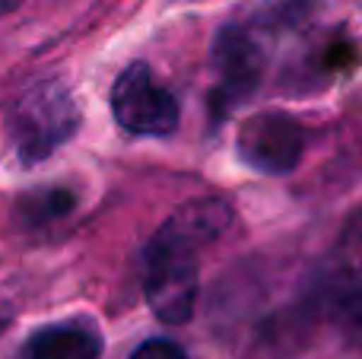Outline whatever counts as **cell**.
<instances>
[{"mask_svg":"<svg viewBox=\"0 0 362 359\" xmlns=\"http://www.w3.org/2000/svg\"><path fill=\"white\" fill-rule=\"evenodd\" d=\"M115 121L137 137H165L178 124V102L163 89L146 64H131L121 70L112 86Z\"/></svg>","mask_w":362,"mask_h":359,"instance_id":"obj_3","label":"cell"},{"mask_svg":"<svg viewBox=\"0 0 362 359\" xmlns=\"http://www.w3.org/2000/svg\"><path fill=\"white\" fill-rule=\"evenodd\" d=\"M32 359H99L102 337L80 324H51L42 328L29 343Z\"/></svg>","mask_w":362,"mask_h":359,"instance_id":"obj_6","label":"cell"},{"mask_svg":"<svg viewBox=\"0 0 362 359\" xmlns=\"http://www.w3.org/2000/svg\"><path fill=\"white\" fill-rule=\"evenodd\" d=\"M344 315L350 318L356 328H362V286H356L353 293H346V299H344Z\"/></svg>","mask_w":362,"mask_h":359,"instance_id":"obj_9","label":"cell"},{"mask_svg":"<svg viewBox=\"0 0 362 359\" xmlns=\"http://www.w3.org/2000/svg\"><path fill=\"white\" fill-rule=\"evenodd\" d=\"M213 67H216V93L213 102L238 105L257 89L264 76V54L261 45L251 38L248 29L229 25L216 35L213 45Z\"/></svg>","mask_w":362,"mask_h":359,"instance_id":"obj_5","label":"cell"},{"mask_svg":"<svg viewBox=\"0 0 362 359\" xmlns=\"http://www.w3.org/2000/svg\"><path fill=\"white\" fill-rule=\"evenodd\" d=\"M305 127L286 112H261L238 131V156L264 175H286L302 163Z\"/></svg>","mask_w":362,"mask_h":359,"instance_id":"obj_4","label":"cell"},{"mask_svg":"<svg viewBox=\"0 0 362 359\" xmlns=\"http://www.w3.org/2000/svg\"><path fill=\"white\" fill-rule=\"evenodd\" d=\"M74 210V194L70 191H35L23 201V213L29 223H45V220H54L61 213H70Z\"/></svg>","mask_w":362,"mask_h":359,"instance_id":"obj_7","label":"cell"},{"mask_svg":"<svg viewBox=\"0 0 362 359\" xmlns=\"http://www.w3.org/2000/svg\"><path fill=\"white\" fill-rule=\"evenodd\" d=\"M23 4H25V0H0V19H4L6 13H13L16 6H23Z\"/></svg>","mask_w":362,"mask_h":359,"instance_id":"obj_10","label":"cell"},{"mask_svg":"<svg viewBox=\"0 0 362 359\" xmlns=\"http://www.w3.org/2000/svg\"><path fill=\"white\" fill-rule=\"evenodd\" d=\"M232 207L226 201L185 204L163 223L146 245L144 293L163 324H185L197 302V252L229 229Z\"/></svg>","mask_w":362,"mask_h":359,"instance_id":"obj_1","label":"cell"},{"mask_svg":"<svg viewBox=\"0 0 362 359\" xmlns=\"http://www.w3.org/2000/svg\"><path fill=\"white\" fill-rule=\"evenodd\" d=\"M6 127L23 163H42L76 134L80 105L61 80H42L13 99Z\"/></svg>","mask_w":362,"mask_h":359,"instance_id":"obj_2","label":"cell"},{"mask_svg":"<svg viewBox=\"0 0 362 359\" xmlns=\"http://www.w3.org/2000/svg\"><path fill=\"white\" fill-rule=\"evenodd\" d=\"M131 359H187L185 350L172 341H146L131 353Z\"/></svg>","mask_w":362,"mask_h":359,"instance_id":"obj_8","label":"cell"}]
</instances>
